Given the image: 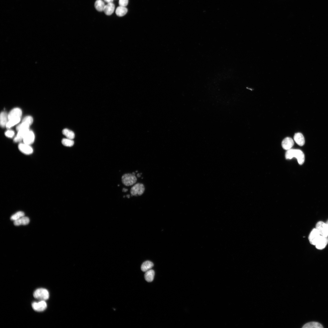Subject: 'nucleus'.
<instances>
[{
	"label": "nucleus",
	"instance_id": "nucleus-29",
	"mask_svg": "<svg viewBox=\"0 0 328 328\" xmlns=\"http://www.w3.org/2000/svg\"><path fill=\"white\" fill-rule=\"evenodd\" d=\"M5 135L7 137L12 138L15 135V132L13 130H9L5 132Z\"/></svg>",
	"mask_w": 328,
	"mask_h": 328
},
{
	"label": "nucleus",
	"instance_id": "nucleus-33",
	"mask_svg": "<svg viewBox=\"0 0 328 328\" xmlns=\"http://www.w3.org/2000/svg\"><path fill=\"white\" fill-rule=\"evenodd\" d=\"M326 223V224H327V225L328 226V220L326 222V223Z\"/></svg>",
	"mask_w": 328,
	"mask_h": 328
},
{
	"label": "nucleus",
	"instance_id": "nucleus-31",
	"mask_svg": "<svg viewBox=\"0 0 328 328\" xmlns=\"http://www.w3.org/2000/svg\"><path fill=\"white\" fill-rule=\"evenodd\" d=\"M104 1L108 4L113 3L114 1V0H104Z\"/></svg>",
	"mask_w": 328,
	"mask_h": 328
},
{
	"label": "nucleus",
	"instance_id": "nucleus-28",
	"mask_svg": "<svg viewBox=\"0 0 328 328\" xmlns=\"http://www.w3.org/2000/svg\"><path fill=\"white\" fill-rule=\"evenodd\" d=\"M33 122V117L31 116H27L23 118L22 122L26 123L31 125L32 124Z\"/></svg>",
	"mask_w": 328,
	"mask_h": 328
},
{
	"label": "nucleus",
	"instance_id": "nucleus-3",
	"mask_svg": "<svg viewBox=\"0 0 328 328\" xmlns=\"http://www.w3.org/2000/svg\"><path fill=\"white\" fill-rule=\"evenodd\" d=\"M137 179L135 175L131 174H126L123 175L122 177L123 184L127 186L135 184L137 182Z\"/></svg>",
	"mask_w": 328,
	"mask_h": 328
},
{
	"label": "nucleus",
	"instance_id": "nucleus-5",
	"mask_svg": "<svg viewBox=\"0 0 328 328\" xmlns=\"http://www.w3.org/2000/svg\"><path fill=\"white\" fill-rule=\"evenodd\" d=\"M316 228L320 235L328 237V226L326 223L322 221L318 222Z\"/></svg>",
	"mask_w": 328,
	"mask_h": 328
},
{
	"label": "nucleus",
	"instance_id": "nucleus-1",
	"mask_svg": "<svg viewBox=\"0 0 328 328\" xmlns=\"http://www.w3.org/2000/svg\"><path fill=\"white\" fill-rule=\"evenodd\" d=\"M285 158L287 159H292L295 158L297 159L298 163L300 165H301L305 161V156L303 152L299 149H290L287 151L285 154Z\"/></svg>",
	"mask_w": 328,
	"mask_h": 328
},
{
	"label": "nucleus",
	"instance_id": "nucleus-16",
	"mask_svg": "<svg viewBox=\"0 0 328 328\" xmlns=\"http://www.w3.org/2000/svg\"><path fill=\"white\" fill-rule=\"evenodd\" d=\"M115 6L113 3H110L106 5L104 9V13L108 16L111 15L115 10Z\"/></svg>",
	"mask_w": 328,
	"mask_h": 328
},
{
	"label": "nucleus",
	"instance_id": "nucleus-18",
	"mask_svg": "<svg viewBox=\"0 0 328 328\" xmlns=\"http://www.w3.org/2000/svg\"><path fill=\"white\" fill-rule=\"evenodd\" d=\"M153 264L150 261H147L144 262L141 266V270L144 272L150 270L153 266Z\"/></svg>",
	"mask_w": 328,
	"mask_h": 328
},
{
	"label": "nucleus",
	"instance_id": "nucleus-26",
	"mask_svg": "<svg viewBox=\"0 0 328 328\" xmlns=\"http://www.w3.org/2000/svg\"><path fill=\"white\" fill-rule=\"evenodd\" d=\"M62 142L63 145L67 147L72 146L74 144V141L72 139L67 138L63 139Z\"/></svg>",
	"mask_w": 328,
	"mask_h": 328
},
{
	"label": "nucleus",
	"instance_id": "nucleus-22",
	"mask_svg": "<svg viewBox=\"0 0 328 328\" xmlns=\"http://www.w3.org/2000/svg\"><path fill=\"white\" fill-rule=\"evenodd\" d=\"M303 328H323L322 324L316 322H311L305 324L303 327Z\"/></svg>",
	"mask_w": 328,
	"mask_h": 328
},
{
	"label": "nucleus",
	"instance_id": "nucleus-2",
	"mask_svg": "<svg viewBox=\"0 0 328 328\" xmlns=\"http://www.w3.org/2000/svg\"><path fill=\"white\" fill-rule=\"evenodd\" d=\"M33 296L35 299L40 301H46L49 299V294L47 289L41 288L35 291Z\"/></svg>",
	"mask_w": 328,
	"mask_h": 328
},
{
	"label": "nucleus",
	"instance_id": "nucleus-17",
	"mask_svg": "<svg viewBox=\"0 0 328 328\" xmlns=\"http://www.w3.org/2000/svg\"><path fill=\"white\" fill-rule=\"evenodd\" d=\"M29 219L27 217H24L18 220L14 221V224L15 226H19L20 225H26L28 224L29 222Z\"/></svg>",
	"mask_w": 328,
	"mask_h": 328
},
{
	"label": "nucleus",
	"instance_id": "nucleus-35",
	"mask_svg": "<svg viewBox=\"0 0 328 328\" xmlns=\"http://www.w3.org/2000/svg\"><path fill=\"white\" fill-rule=\"evenodd\" d=\"M126 197H127L128 198H130V195H128V196H127Z\"/></svg>",
	"mask_w": 328,
	"mask_h": 328
},
{
	"label": "nucleus",
	"instance_id": "nucleus-30",
	"mask_svg": "<svg viewBox=\"0 0 328 328\" xmlns=\"http://www.w3.org/2000/svg\"><path fill=\"white\" fill-rule=\"evenodd\" d=\"M129 0H119V4L120 6L126 7L128 4Z\"/></svg>",
	"mask_w": 328,
	"mask_h": 328
},
{
	"label": "nucleus",
	"instance_id": "nucleus-23",
	"mask_svg": "<svg viewBox=\"0 0 328 328\" xmlns=\"http://www.w3.org/2000/svg\"><path fill=\"white\" fill-rule=\"evenodd\" d=\"M21 120V118H17L11 119L9 120L7 123L6 128L7 129H9L15 125L19 123Z\"/></svg>",
	"mask_w": 328,
	"mask_h": 328
},
{
	"label": "nucleus",
	"instance_id": "nucleus-4",
	"mask_svg": "<svg viewBox=\"0 0 328 328\" xmlns=\"http://www.w3.org/2000/svg\"><path fill=\"white\" fill-rule=\"evenodd\" d=\"M145 190L144 185L140 183H138L134 185L130 190V193L132 196H137L143 194Z\"/></svg>",
	"mask_w": 328,
	"mask_h": 328
},
{
	"label": "nucleus",
	"instance_id": "nucleus-10",
	"mask_svg": "<svg viewBox=\"0 0 328 328\" xmlns=\"http://www.w3.org/2000/svg\"><path fill=\"white\" fill-rule=\"evenodd\" d=\"M294 144L292 139L289 137L285 138L282 142V146L284 149L288 150L291 149Z\"/></svg>",
	"mask_w": 328,
	"mask_h": 328
},
{
	"label": "nucleus",
	"instance_id": "nucleus-20",
	"mask_svg": "<svg viewBox=\"0 0 328 328\" xmlns=\"http://www.w3.org/2000/svg\"><path fill=\"white\" fill-rule=\"evenodd\" d=\"M154 271L151 269L146 272L144 275L145 279L148 282H151L154 279Z\"/></svg>",
	"mask_w": 328,
	"mask_h": 328
},
{
	"label": "nucleus",
	"instance_id": "nucleus-27",
	"mask_svg": "<svg viewBox=\"0 0 328 328\" xmlns=\"http://www.w3.org/2000/svg\"><path fill=\"white\" fill-rule=\"evenodd\" d=\"M30 126V125L26 123L22 122L17 126L16 129L18 131L21 130L29 129Z\"/></svg>",
	"mask_w": 328,
	"mask_h": 328
},
{
	"label": "nucleus",
	"instance_id": "nucleus-8",
	"mask_svg": "<svg viewBox=\"0 0 328 328\" xmlns=\"http://www.w3.org/2000/svg\"><path fill=\"white\" fill-rule=\"evenodd\" d=\"M19 151L22 153L26 155L32 154L33 152V148L29 145L24 143H20L18 146Z\"/></svg>",
	"mask_w": 328,
	"mask_h": 328
},
{
	"label": "nucleus",
	"instance_id": "nucleus-15",
	"mask_svg": "<svg viewBox=\"0 0 328 328\" xmlns=\"http://www.w3.org/2000/svg\"><path fill=\"white\" fill-rule=\"evenodd\" d=\"M294 139L296 143L299 146H302L305 143L304 137L302 134L300 132L295 134L294 136Z\"/></svg>",
	"mask_w": 328,
	"mask_h": 328
},
{
	"label": "nucleus",
	"instance_id": "nucleus-13",
	"mask_svg": "<svg viewBox=\"0 0 328 328\" xmlns=\"http://www.w3.org/2000/svg\"><path fill=\"white\" fill-rule=\"evenodd\" d=\"M34 140L35 135L34 132L32 131L29 130L23 139V143L31 145L34 143Z\"/></svg>",
	"mask_w": 328,
	"mask_h": 328
},
{
	"label": "nucleus",
	"instance_id": "nucleus-9",
	"mask_svg": "<svg viewBox=\"0 0 328 328\" xmlns=\"http://www.w3.org/2000/svg\"><path fill=\"white\" fill-rule=\"evenodd\" d=\"M328 243V238L320 236L316 245V248L319 250L324 249Z\"/></svg>",
	"mask_w": 328,
	"mask_h": 328
},
{
	"label": "nucleus",
	"instance_id": "nucleus-11",
	"mask_svg": "<svg viewBox=\"0 0 328 328\" xmlns=\"http://www.w3.org/2000/svg\"><path fill=\"white\" fill-rule=\"evenodd\" d=\"M29 131V129H26L18 131L17 136L13 139L14 142L17 143L23 140L24 137Z\"/></svg>",
	"mask_w": 328,
	"mask_h": 328
},
{
	"label": "nucleus",
	"instance_id": "nucleus-34",
	"mask_svg": "<svg viewBox=\"0 0 328 328\" xmlns=\"http://www.w3.org/2000/svg\"><path fill=\"white\" fill-rule=\"evenodd\" d=\"M137 176H138V177H140V175L139 174H137Z\"/></svg>",
	"mask_w": 328,
	"mask_h": 328
},
{
	"label": "nucleus",
	"instance_id": "nucleus-24",
	"mask_svg": "<svg viewBox=\"0 0 328 328\" xmlns=\"http://www.w3.org/2000/svg\"><path fill=\"white\" fill-rule=\"evenodd\" d=\"M63 135L67 138L73 139L75 137L74 133L71 130L68 129H65L62 131Z\"/></svg>",
	"mask_w": 328,
	"mask_h": 328
},
{
	"label": "nucleus",
	"instance_id": "nucleus-25",
	"mask_svg": "<svg viewBox=\"0 0 328 328\" xmlns=\"http://www.w3.org/2000/svg\"><path fill=\"white\" fill-rule=\"evenodd\" d=\"M25 213L22 211H19L13 215L11 217V219L14 221L18 220L20 218L25 217Z\"/></svg>",
	"mask_w": 328,
	"mask_h": 328
},
{
	"label": "nucleus",
	"instance_id": "nucleus-21",
	"mask_svg": "<svg viewBox=\"0 0 328 328\" xmlns=\"http://www.w3.org/2000/svg\"><path fill=\"white\" fill-rule=\"evenodd\" d=\"M105 5V3L102 0H97L95 4L96 9L99 12L103 11Z\"/></svg>",
	"mask_w": 328,
	"mask_h": 328
},
{
	"label": "nucleus",
	"instance_id": "nucleus-14",
	"mask_svg": "<svg viewBox=\"0 0 328 328\" xmlns=\"http://www.w3.org/2000/svg\"><path fill=\"white\" fill-rule=\"evenodd\" d=\"M9 121L8 114L5 111H2L0 115V125L1 127H6V125Z\"/></svg>",
	"mask_w": 328,
	"mask_h": 328
},
{
	"label": "nucleus",
	"instance_id": "nucleus-7",
	"mask_svg": "<svg viewBox=\"0 0 328 328\" xmlns=\"http://www.w3.org/2000/svg\"><path fill=\"white\" fill-rule=\"evenodd\" d=\"M320 236L321 235L316 228L313 229L309 237L310 243L313 245H315Z\"/></svg>",
	"mask_w": 328,
	"mask_h": 328
},
{
	"label": "nucleus",
	"instance_id": "nucleus-32",
	"mask_svg": "<svg viewBox=\"0 0 328 328\" xmlns=\"http://www.w3.org/2000/svg\"><path fill=\"white\" fill-rule=\"evenodd\" d=\"M128 191V189H125V188H124L123 189V192H126V191Z\"/></svg>",
	"mask_w": 328,
	"mask_h": 328
},
{
	"label": "nucleus",
	"instance_id": "nucleus-12",
	"mask_svg": "<svg viewBox=\"0 0 328 328\" xmlns=\"http://www.w3.org/2000/svg\"><path fill=\"white\" fill-rule=\"evenodd\" d=\"M22 114V111L20 108H16L13 109L8 114L9 121L13 118H21Z\"/></svg>",
	"mask_w": 328,
	"mask_h": 328
},
{
	"label": "nucleus",
	"instance_id": "nucleus-6",
	"mask_svg": "<svg viewBox=\"0 0 328 328\" xmlns=\"http://www.w3.org/2000/svg\"><path fill=\"white\" fill-rule=\"evenodd\" d=\"M32 306L34 310L41 312L46 309L47 305L45 301H41L39 302H34L32 304Z\"/></svg>",
	"mask_w": 328,
	"mask_h": 328
},
{
	"label": "nucleus",
	"instance_id": "nucleus-19",
	"mask_svg": "<svg viewBox=\"0 0 328 328\" xmlns=\"http://www.w3.org/2000/svg\"><path fill=\"white\" fill-rule=\"evenodd\" d=\"M128 12V10L125 7L120 6L116 9V13L117 16L121 17L125 15Z\"/></svg>",
	"mask_w": 328,
	"mask_h": 328
}]
</instances>
